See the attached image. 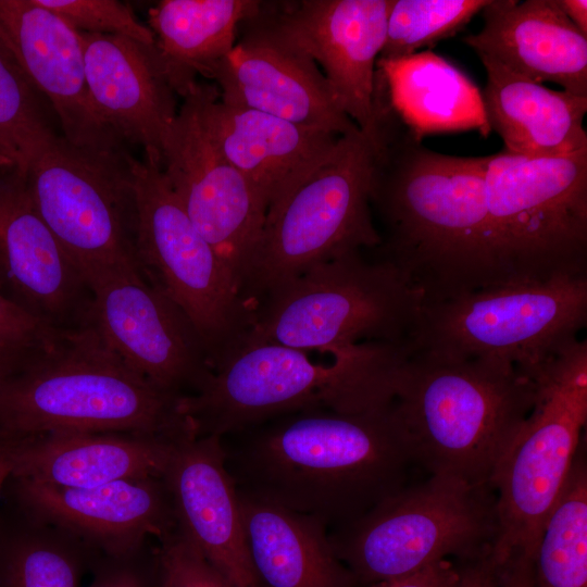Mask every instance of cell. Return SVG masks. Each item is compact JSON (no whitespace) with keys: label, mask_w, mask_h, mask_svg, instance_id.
<instances>
[{"label":"cell","mask_w":587,"mask_h":587,"mask_svg":"<svg viewBox=\"0 0 587 587\" xmlns=\"http://www.w3.org/2000/svg\"><path fill=\"white\" fill-rule=\"evenodd\" d=\"M376 121L371 207L385 229L376 255L421 294L423 305L507 283L486 200L488 157L430 150L387 103Z\"/></svg>","instance_id":"1"},{"label":"cell","mask_w":587,"mask_h":587,"mask_svg":"<svg viewBox=\"0 0 587 587\" xmlns=\"http://www.w3.org/2000/svg\"><path fill=\"white\" fill-rule=\"evenodd\" d=\"M266 422L234 448L223 444L237 489L328 530L410 485L420 469L392 400L359 410L308 409Z\"/></svg>","instance_id":"2"},{"label":"cell","mask_w":587,"mask_h":587,"mask_svg":"<svg viewBox=\"0 0 587 587\" xmlns=\"http://www.w3.org/2000/svg\"><path fill=\"white\" fill-rule=\"evenodd\" d=\"M182 397L130 370L88 325L0 378V441L79 432L179 439L195 435Z\"/></svg>","instance_id":"3"},{"label":"cell","mask_w":587,"mask_h":587,"mask_svg":"<svg viewBox=\"0 0 587 587\" xmlns=\"http://www.w3.org/2000/svg\"><path fill=\"white\" fill-rule=\"evenodd\" d=\"M535 391V379L500 361L410 350L391 378L394 409L417 466L472 485H490Z\"/></svg>","instance_id":"4"},{"label":"cell","mask_w":587,"mask_h":587,"mask_svg":"<svg viewBox=\"0 0 587 587\" xmlns=\"http://www.w3.org/2000/svg\"><path fill=\"white\" fill-rule=\"evenodd\" d=\"M403 348L364 345L315 362L309 352L241 338L199 389L179 401L197 437L224 438L272 419L314 408L359 410L390 399Z\"/></svg>","instance_id":"5"},{"label":"cell","mask_w":587,"mask_h":587,"mask_svg":"<svg viewBox=\"0 0 587 587\" xmlns=\"http://www.w3.org/2000/svg\"><path fill=\"white\" fill-rule=\"evenodd\" d=\"M422 307L421 294L390 262L353 252L262 298L242 338L330 355L364 345L409 348Z\"/></svg>","instance_id":"6"},{"label":"cell","mask_w":587,"mask_h":587,"mask_svg":"<svg viewBox=\"0 0 587 587\" xmlns=\"http://www.w3.org/2000/svg\"><path fill=\"white\" fill-rule=\"evenodd\" d=\"M373 148L361 133L270 205L249 257L241 295L254 305L311 267L382 243L372 207Z\"/></svg>","instance_id":"7"},{"label":"cell","mask_w":587,"mask_h":587,"mask_svg":"<svg viewBox=\"0 0 587 587\" xmlns=\"http://www.w3.org/2000/svg\"><path fill=\"white\" fill-rule=\"evenodd\" d=\"M498 535L492 486L441 475L410 484L328 530L337 558L357 583L371 586L451 557L464 563L490 554Z\"/></svg>","instance_id":"8"},{"label":"cell","mask_w":587,"mask_h":587,"mask_svg":"<svg viewBox=\"0 0 587 587\" xmlns=\"http://www.w3.org/2000/svg\"><path fill=\"white\" fill-rule=\"evenodd\" d=\"M587 325V275L507 282L423 305L409 350L488 359L530 378Z\"/></svg>","instance_id":"9"},{"label":"cell","mask_w":587,"mask_h":587,"mask_svg":"<svg viewBox=\"0 0 587 587\" xmlns=\"http://www.w3.org/2000/svg\"><path fill=\"white\" fill-rule=\"evenodd\" d=\"M533 408L490 480L499 535L498 564L534 557L548 514L571 472L587 421V340L572 341L534 378Z\"/></svg>","instance_id":"10"},{"label":"cell","mask_w":587,"mask_h":587,"mask_svg":"<svg viewBox=\"0 0 587 587\" xmlns=\"http://www.w3.org/2000/svg\"><path fill=\"white\" fill-rule=\"evenodd\" d=\"M486 200L508 282L587 275V149L488 155Z\"/></svg>","instance_id":"11"},{"label":"cell","mask_w":587,"mask_h":587,"mask_svg":"<svg viewBox=\"0 0 587 587\" xmlns=\"http://www.w3.org/2000/svg\"><path fill=\"white\" fill-rule=\"evenodd\" d=\"M129 164L139 268L191 322L212 369L249 330L253 310L161 166L132 154Z\"/></svg>","instance_id":"12"},{"label":"cell","mask_w":587,"mask_h":587,"mask_svg":"<svg viewBox=\"0 0 587 587\" xmlns=\"http://www.w3.org/2000/svg\"><path fill=\"white\" fill-rule=\"evenodd\" d=\"M129 153L77 147L62 136L26 174L30 199L87 282L140 272Z\"/></svg>","instance_id":"13"},{"label":"cell","mask_w":587,"mask_h":587,"mask_svg":"<svg viewBox=\"0 0 587 587\" xmlns=\"http://www.w3.org/2000/svg\"><path fill=\"white\" fill-rule=\"evenodd\" d=\"M391 0L259 2L250 22L311 58L340 108L372 142L376 63Z\"/></svg>","instance_id":"14"},{"label":"cell","mask_w":587,"mask_h":587,"mask_svg":"<svg viewBox=\"0 0 587 587\" xmlns=\"http://www.w3.org/2000/svg\"><path fill=\"white\" fill-rule=\"evenodd\" d=\"M201 103L202 83L197 82L183 98L161 168L188 216L240 289L267 205L215 146L204 126Z\"/></svg>","instance_id":"15"},{"label":"cell","mask_w":587,"mask_h":587,"mask_svg":"<svg viewBox=\"0 0 587 587\" xmlns=\"http://www.w3.org/2000/svg\"><path fill=\"white\" fill-rule=\"evenodd\" d=\"M91 325L134 372L175 394L199 389L211 372L204 346L184 312L140 272L92 278Z\"/></svg>","instance_id":"16"},{"label":"cell","mask_w":587,"mask_h":587,"mask_svg":"<svg viewBox=\"0 0 587 587\" xmlns=\"http://www.w3.org/2000/svg\"><path fill=\"white\" fill-rule=\"evenodd\" d=\"M0 292L51 330L89 325L91 288L13 172L0 173Z\"/></svg>","instance_id":"17"},{"label":"cell","mask_w":587,"mask_h":587,"mask_svg":"<svg viewBox=\"0 0 587 587\" xmlns=\"http://www.w3.org/2000/svg\"><path fill=\"white\" fill-rule=\"evenodd\" d=\"M240 27L242 36L209 75L222 102L339 137L360 132L311 58L249 20Z\"/></svg>","instance_id":"18"},{"label":"cell","mask_w":587,"mask_h":587,"mask_svg":"<svg viewBox=\"0 0 587 587\" xmlns=\"http://www.w3.org/2000/svg\"><path fill=\"white\" fill-rule=\"evenodd\" d=\"M13 480L22 512L76 536L99 553L127 555L173 535L176 519L162 477L125 479L90 488Z\"/></svg>","instance_id":"19"},{"label":"cell","mask_w":587,"mask_h":587,"mask_svg":"<svg viewBox=\"0 0 587 587\" xmlns=\"http://www.w3.org/2000/svg\"><path fill=\"white\" fill-rule=\"evenodd\" d=\"M0 38L53 108L63 138L84 148H124L92 104L76 29L36 0H0Z\"/></svg>","instance_id":"20"},{"label":"cell","mask_w":587,"mask_h":587,"mask_svg":"<svg viewBox=\"0 0 587 587\" xmlns=\"http://www.w3.org/2000/svg\"><path fill=\"white\" fill-rule=\"evenodd\" d=\"M163 478L177 530L232 587H261L241 520L238 489L222 438L188 435L175 445Z\"/></svg>","instance_id":"21"},{"label":"cell","mask_w":587,"mask_h":587,"mask_svg":"<svg viewBox=\"0 0 587 587\" xmlns=\"http://www.w3.org/2000/svg\"><path fill=\"white\" fill-rule=\"evenodd\" d=\"M92 104L124 143L138 145L145 159L162 166L177 112L154 45L113 35L78 32Z\"/></svg>","instance_id":"22"},{"label":"cell","mask_w":587,"mask_h":587,"mask_svg":"<svg viewBox=\"0 0 587 587\" xmlns=\"http://www.w3.org/2000/svg\"><path fill=\"white\" fill-rule=\"evenodd\" d=\"M202 120L223 157L239 171L267 209L285 197L337 149L342 137L220 100L202 83Z\"/></svg>","instance_id":"23"},{"label":"cell","mask_w":587,"mask_h":587,"mask_svg":"<svg viewBox=\"0 0 587 587\" xmlns=\"http://www.w3.org/2000/svg\"><path fill=\"white\" fill-rule=\"evenodd\" d=\"M480 13V32L462 38L479 60L587 96V36L570 22L557 0H489Z\"/></svg>","instance_id":"24"},{"label":"cell","mask_w":587,"mask_h":587,"mask_svg":"<svg viewBox=\"0 0 587 587\" xmlns=\"http://www.w3.org/2000/svg\"><path fill=\"white\" fill-rule=\"evenodd\" d=\"M182 438L79 432L0 442L11 461L10 478L62 488H90L125 479L162 477Z\"/></svg>","instance_id":"25"},{"label":"cell","mask_w":587,"mask_h":587,"mask_svg":"<svg viewBox=\"0 0 587 587\" xmlns=\"http://www.w3.org/2000/svg\"><path fill=\"white\" fill-rule=\"evenodd\" d=\"M480 61L487 75L485 116L502 139L504 153L538 159L587 149V96L549 89L491 60Z\"/></svg>","instance_id":"26"},{"label":"cell","mask_w":587,"mask_h":587,"mask_svg":"<svg viewBox=\"0 0 587 587\" xmlns=\"http://www.w3.org/2000/svg\"><path fill=\"white\" fill-rule=\"evenodd\" d=\"M249 557L261 587H354L317 520L238 490Z\"/></svg>","instance_id":"27"},{"label":"cell","mask_w":587,"mask_h":587,"mask_svg":"<svg viewBox=\"0 0 587 587\" xmlns=\"http://www.w3.org/2000/svg\"><path fill=\"white\" fill-rule=\"evenodd\" d=\"M376 83L396 116L419 138L437 133L490 134L482 91L445 58L429 51L378 59Z\"/></svg>","instance_id":"28"},{"label":"cell","mask_w":587,"mask_h":587,"mask_svg":"<svg viewBox=\"0 0 587 587\" xmlns=\"http://www.w3.org/2000/svg\"><path fill=\"white\" fill-rule=\"evenodd\" d=\"M254 0H163L148 11L163 68L175 93L184 98L209 78L234 48L240 24L252 16Z\"/></svg>","instance_id":"29"},{"label":"cell","mask_w":587,"mask_h":587,"mask_svg":"<svg viewBox=\"0 0 587 587\" xmlns=\"http://www.w3.org/2000/svg\"><path fill=\"white\" fill-rule=\"evenodd\" d=\"M535 587H587V461L580 445L533 557Z\"/></svg>","instance_id":"30"},{"label":"cell","mask_w":587,"mask_h":587,"mask_svg":"<svg viewBox=\"0 0 587 587\" xmlns=\"http://www.w3.org/2000/svg\"><path fill=\"white\" fill-rule=\"evenodd\" d=\"M24 515L27 526L0 550V587H79L101 553L58 526Z\"/></svg>","instance_id":"31"},{"label":"cell","mask_w":587,"mask_h":587,"mask_svg":"<svg viewBox=\"0 0 587 587\" xmlns=\"http://www.w3.org/2000/svg\"><path fill=\"white\" fill-rule=\"evenodd\" d=\"M0 38V171L24 177L33 161L58 135L42 102Z\"/></svg>","instance_id":"32"},{"label":"cell","mask_w":587,"mask_h":587,"mask_svg":"<svg viewBox=\"0 0 587 587\" xmlns=\"http://www.w3.org/2000/svg\"><path fill=\"white\" fill-rule=\"evenodd\" d=\"M489 0H391L378 59L419 52L460 32Z\"/></svg>","instance_id":"33"},{"label":"cell","mask_w":587,"mask_h":587,"mask_svg":"<svg viewBox=\"0 0 587 587\" xmlns=\"http://www.w3.org/2000/svg\"><path fill=\"white\" fill-rule=\"evenodd\" d=\"M62 17L77 32L122 36L154 45L152 30L142 24L132 8L116 0H36Z\"/></svg>","instance_id":"34"},{"label":"cell","mask_w":587,"mask_h":587,"mask_svg":"<svg viewBox=\"0 0 587 587\" xmlns=\"http://www.w3.org/2000/svg\"><path fill=\"white\" fill-rule=\"evenodd\" d=\"M159 544L157 587H232L177 529Z\"/></svg>","instance_id":"35"},{"label":"cell","mask_w":587,"mask_h":587,"mask_svg":"<svg viewBox=\"0 0 587 587\" xmlns=\"http://www.w3.org/2000/svg\"><path fill=\"white\" fill-rule=\"evenodd\" d=\"M61 334L46 327L0 292V358L25 361Z\"/></svg>","instance_id":"36"},{"label":"cell","mask_w":587,"mask_h":587,"mask_svg":"<svg viewBox=\"0 0 587 587\" xmlns=\"http://www.w3.org/2000/svg\"><path fill=\"white\" fill-rule=\"evenodd\" d=\"M90 572L87 587H157L158 551L146 545L127 555L99 554Z\"/></svg>","instance_id":"37"},{"label":"cell","mask_w":587,"mask_h":587,"mask_svg":"<svg viewBox=\"0 0 587 587\" xmlns=\"http://www.w3.org/2000/svg\"><path fill=\"white\" fill-rule=\"evenodd\" d=\"M459 578V565L445 559L414 573L379 582L371 587H457Z\"/></svg>","instance_id":"38"},{"label":"cell","mask_w":587,"mask_h":587,"mask_svg":"<svg viewBox=\"0 0 587 587\" xmlns=\"http://www.w3.org/2000/svg\"><path fill=\"white\" fill-rule=\"evenodd\" d=\"M459 567L460 578L457 587H499L500 565L492 553L460 563Z\"/></svg>","instance_id":"39"},{"label":"cell","mask_w":587,"mask_h":587,"mask_svg":"<svg viewBox=\"0 0 587 587\" xmlns=\"http://www.w3.org/2000/svg\"><path fill=\"white\" fill-rule=\"evenodd\" d=\"M499 565V587H535L530 555L515 554Z\"/></svg>","instance_id":"40"},{"label":"cell","mask_w":587,"mask_h":587,"mask_svg":"<svg viewBox=\"0 0 587 587\" xmlns=\"http://www.w3.org/2000/svg\"><path fill=\"white\" fill-rule=\"evenodd\" d=\"M557 3L570 22L583 35L587 36V1L557 0Z\"/></svg>","instance_id":"41"},{"label":"cell","mask_w":587,"mask_h":587,"mask_svg":"<svg viewBox=\"0 0 587 587\" xmlns=\"http://www.w3.org/2000/svg\"><path fill=\"white\" fill-rule=\"evenodd\" d=\"M11 476V461L5 446L0 442V491Z\"/></svg>","instance_id":"42"},{"label":"cell","mask_w":587,"mask_h":587,"mask_svg":"<svg viewBox=\"0 0 587 587\" xmlns=\"http://www.w3.org/2000/svg\"><path fill=\"white\" fill-rule=\"evenodd\" d=\"M25 361L17 362L0 358V378L18 367Z\"/></svg>","instance_id":"43"},{"label":"cell","mask_w":587,"mask_h":587,"mask_svg":"<svg viewBox=\"0 0 587 587\" xmlns=\"http://www.w3.org/2000/svg\"><path fill=\"white\" fill-rule=\"evenodd\" d=\"M0 173H1V171H0Z\"/></svg>","instance_id":"44"}]
</instances>
